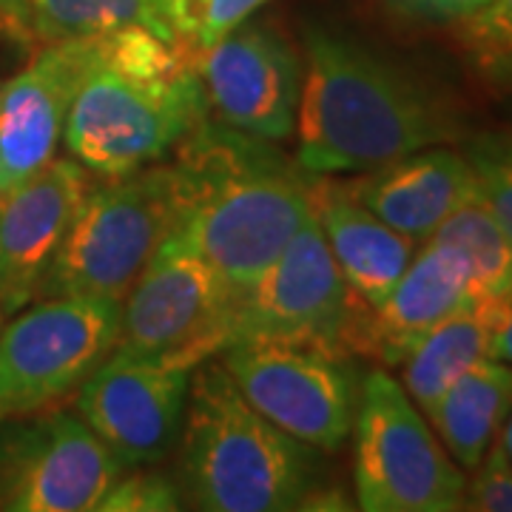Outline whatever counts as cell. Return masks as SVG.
I'll use <instances>...</instances> for the list:
<instances>
[{"label": "cell", "mask_w": 512, "mask_h": 512, "mask_svg": "<svg viewBox=\"0 0 512 512\" xmlns=\"http://www.w3.org/2000/svg\"><path fill=\"white\" fill-rule=\"evenodd\" d=\"M493 359L512 365V293H507V299H504V313H501V322L495 330Z\"/></svg>", "instance_id": "29"}, {"label": "cell", "mask_w": 512, "mask_h": 512, "mask_svg": "<svg viewBox=\"0 0 512 512\" xmlns=\"http://www.w3.org/2000/svg\"><path fill=\"white\" fill-rule=\"evenodd\" d=\"M174 163L185 183L180 237L245 293L311 220V171L285 160L271 140L205 120Z\"/></svg>", "instance_id": "1"}, {"label": "cell", "mask_w": 512, "mask_h": 512, "mask_svg": "<svg viewBox=\"0 0 512 512\" xmlns=\"http://www.w3.org/2000/svg\"><path fill=\"white\" fill-rule=\"evenodd\" d=\"M100 512H174L183 510V493L168 476L143 467L123 470L97 504Z\"/></svg>", "instance_id": "26"}, {"label": "cell", "mask_w": 512, "mask_h": 512, "mask_svg": "<svg viewBox=\"0 0 512 512\" xmlns=\"http://www.w3.org/2000/svg\"><path fill=\"white\" fill-rule=\"evenodd\" d=\"M430 239L453 245L467 259L476 299L512 293V239L478 197L441 222Z\"/></svg>", "instance_id": "22"}, {"label": "cell", "mask_w": 512, "mask_h": 512, "mask_svg": "<svg viewBox=\"0 0 512 512\" xmlns=\"http://www.w3.org/2000/svg\"><path fill=\"white\" fill-rule=\"evenodd\" d=\"M0 15H3V9H0Z\"/></svg>", "instance_id": "33"}, {"label": "cell", "mask_w": 512, "mask_h": 512, "mask_svg": "<svg viewBox=\"0 0 512 512\" xmlns=\"http://www.w3.org/2000/svg\"><path fill=\"white\" fill-rule=\"evenodd\" d=\"M191 370L111 350L77 393V413L126 470L163 461L180 441Z\"/></svg>", "instance_id": "12"}, {"label": "cell", "mask_w": 512, "mask_h": 512, "mask_svg": "<svg viewBox=\"0 0 512 512\" xmlns=\"http://www.w3.org/2000/svg\"><path fill=\"white\" fill-rule=\"evenodd\" d=\"M293 128L296 163L322 177L362 174L461 134L456 114L419 80L325 29L305 37Z\"/></svg>", "instance_id": "2"}, {"label": "cell", "mask_w": 512, "mask_h": 512, "mask_svg": "<svg viewBox=\"0 0 512 512\" xmlns=\"http://www.w3.org/2000/svg\"><path fill=\"white\" fill-rule=\"evenodd\" d=\"M268 0H160L174 40L197 55L220 43Z\"/></svg>", "instance_id": "24"}, {"label": "cell", "mask_w": 512, "mask_h": 512, "mask_svg": "<svg viewBox=\"0 0 512 512\" xmlns=\"http://www.w3.org/2000/svg\"><path fill=\"white\" fill-rule=\"evenodd\" d=\"M362 174L365 177L345 183L350 197L416 242H427L441 222L478 197L476 174L467 157L444 146L410 151Z\"/></svg>", "instance_id": "17"}, {"label": "cell", "mask_w": 512, "mask_h": 512, "mask_svg": "<svg viewBox=\"0 0 512 512\" xmlns=\"http://www.w3.org/2000/svg\"><path fill=\"white\" fill-rule=\"evenodd\" d=\"M0 9H3V15H0V18H9L12 23H23V20H26V26H29L26 0H0Z\"/></svg>", "instance_id": "30"}, {"label": "cell", "mask_w": 512, "mask_h": 512, "mask_svg": "<svg viewBox=\"0 0 512 512\" xmlns=\"http://www.w3.org/2000/svg\"><path fill=\"white\" fill-rule=\"evenodd\" d=\"M208 120L194 55L131 26L97 35L63 128L69 157L97 177H120L163 160Z\"/></svg>", "instance_id": "3"}, {"label": "cell", "mask_w": 512, "mask_h": 512, "mask_svg": "<svg viewBox=\"0 0 512 512\" xmlns=\"http://www.w3.org/2000/svg\"><path fill=\"white\" fill-rule=\"evenodd\" d=\"M83 200L40 296L123 302L148 262L180 231L185 183L177 163L103 177Z\"/></svg>", "instance_id": "5"}, {"label": "cell", "mask_w": 512, "mask_h": 512, "mask_svg": "<svg viewBox=\"0 0 512 512\" xmlns=\"http://www.w3.org/2000/svg\"><path fill=\"white\" fill-rule=\"evenodd\" d=\"M473 473L476 476L473 481H467L461 510L512 512V464L498 441H493V447L487 450L484 461Z\"/></svg>", "instance_id": "27"}, {"label": "cell", "mask_w": 512, "mask_h": 512, "mask_svg": "<svg viewBox=\"0 0 512 512\" xmlns=\"http://www.w3.org/2000/svg\"><path fill=\"white\" fill-rule=\"evenodd\" d=\"M94 174L74 157L52 160L0 194V311L9 319L40 296Z\"/></svg>", "instance_id": "14"}, {"label": "cell", "mask_w": 512, "mask_h": 512, "mask_svg": "<svg viewBox=\"0 0 512 512\" xmlns=\"http://www.w3.org/2000/svg\"><path fill=\"white\" fill-rule=\"evenodd\" d=\"M384 3L413 20L458 23L461 18L473 15L478 6H484L487 0H384Z\"/></svg>", "instance_id": "28"}, {"label": "cell", "mask_w": 512, "mask_h": 512, "mask_svg": "<svg viewBox=\"0 0 512 512\" xmlns=\"http://www.w3.org/2000/svg\"><path fill=\"white\" fill-rule=\"evenodd\" d=\"M239 296L194 248L171 237L120 302L114 353L194 370L231 345Z\"/></svg>", "instance_id": "7"}, {"label": "cell", "mask_w": 512, "mask_h": 512, "mask_svg": "<svg viewBox=\"0 0 512 512\" xmlns=\"http://www.w3.org/2000/svg\"><path fill=\"white\" fill-rule=\"evenodd\" d=\"M217 359L245 402L293 439L339 450L353 433L359 387L348 359L276 342L231 345Z\"/></svg>", "instance_id": "10"}, {"label": "cell", "mask_w": 512, "mask_h": 512, "mask_svg": "<svg viewBox=\"0 0 512 512\" xmlns=\"http://www.w3.org/2000/svg\"><path fill=\"white\" fill-rule=\"evenodd\" d=\"M97 55V35L46 43L0 86V194L55 160L77 86Z\"/></svg>", "instance_id": "15"}, {"label": "cell", "mask_w": 512, "mask_h": 512, "mask_svg": "<svg viewBox=\"0 0 512 512\" xmlns=\"http://www.w3.org/2000/svg\"><path fill=\"white\" fill-rule=\"evenodd\" d=\"M120 302L43 296L0 325V421L49 410L117 345Z\"/></svg>", "instance_id": "9"}, {"label": "cell", "mask_w": 512, "mask_h": 512, "mask_svg": "<svg viewBox=\"0 0 512 512\" xmlns=\"http://www.w3.org/2000/svg\"><path fill=\"white\" fill-rule=\"evenodd\" d=\"M356 504L367 512H453L467 478L390 373L373 370L356 404Z\"/></svg>", "instance_id": "8"}, {"label": "cell", "mask_w": 512, "mask_h": 512, "mask_svg": "<svg viewBox=\"0 0 512 512\" xmlns=\"http://www.w3.org/2000/svg\"><path fill=\"white\" fill-rule=\"evenodd\" d=\"M507 296H478L430 330L402 365L407 396L424 416L439 404L447 387L470 367L493 359V342Z\"/></svg>", "instance_id": "19"}, {"label": "cell", "mask_w": 512, "mask_h": 512, "mask_svg": "<svg viewBox=\"0 0 512 512\" xmlns=\"http://www.w3.org/2000/svg\"><path fill=\"white\" fill-rule=\"evenodd\" d=\"M123 464L80 416L40 410L0 424V510L89 512Z\"/></svg>", "instance_id": "11"}, {"label": "cell", "mask_w": 512, "mask_h": 512, "mask_svg": "<svg viewBox=\"0 0 512 512\" xmlns=\"http://www.w3.org/2000/svg\"><path fill=\"white\" fill-rule=\"evenodd\" d=\"M473 299L467 259L453 245L427 239L382 305L370 308L365 356L399 367L430 330L473 305Z\"/></svg>", "instance_id": "16"}, {"label": "cell", "mask_w": 512, "mask_h": 512, "mask_svg": "<svg viewBox=\"0 0 512 512\" xmlns=\"http://www.w3.org/2000/svg\"><path fill=\"white\" fill-rule=\"evenodd\" d=\"M512 407V365L484 359L461 373L430 410L444 450L461 470H476Z\"/></svg>", "instance_id": "20"}, {"label": "cell", "mask_w": 512, "mask_h": 512, "mask_svg": "<svg viewBox=\"0 0 512 512\" xmlns=\"http://www.w3.org/2000/svg\"><path fill=\"white\" fill-rule=\"evenodd\" d=\"M456 37L481 80L512 86V0H487L458 20Z\"/></svg>", "instance_id": "23"}, {"label": "cell", "mask_w": 512, "mask_h": 512, "mask_svg": "<svg viewBox=\"0 0 512 512\" xmlns=\"http://www.w3.org/2000/svg\"><path fill=\"white\" fill-rule=\"evenodd\" d=\"M26 15L43 43L109 35L131 26L174 40L160 0H26Z\"/></svg>", "instance_id": "21"}, {"label": "cell", "mask_w": 512, "mask_h": 512, "mask_svg": "<svg viewBox=\"0 0 512 512\" xmlns=\"http://www.w3.org/2000/svg\"><path fill=\"white\" fill-rule=\"evenodd\" d=\"M180 441L191 507L208 512L308 507L316 487V447L288 436L245 402L217 356L191 370Z\"/></svg>", "instance_id": "4"}, {"label": "cell", "mask_w": 512, "mask_h": 512, "mask_svg": "<svg viewBox=\"0 0 512 512\" xmlns=\"http://www.w3.org/2000/svg\"><path fill=\"white\" fill-rule=\"evenodd\" d=\"M367 319L370 305L342 276L311 214L282 256L239 296L231 345L276 342L350 359L365 356Z\"/></svg>", "instance_id": "6"}, {"label": "cell", "mask_w": 512, "mask_h": 512, "mask_svg": "<svg viewBox=\"0 0 512 512\" xmlns=\"http://www.w3.org/2000/svg\"><path fill=\"white\" fill-rule=\"evenodd\" d=\"M208 111L225 126L259 140H285L296 126L302 60L265 23H242L211 49L194 55Z\"/></svg>", "instance_id": "13"}, {"label": "cell", "mask_w": 512, "mask_h": 512, "mask_svg": "<svg viewBox=\"0 0 512 512\" xmlns=\"http://www.w3.org/2000/svg\"><path fill=\"white\" fill-rule=\"evenodd\" d=\"M498 444H501V450H504V456H507V461L512 464V407L510 413H507V419H504V424H501V430H498Z\"/></svg>", "instance_id": "31"}, {"label": "cell", "mask_w": 512, "mask_h": 512, "mask_svg": "<svg viewBox=\"0 0 512 512\" xmlns=\"http://www.w3.org/2000/svg\"><path fill=\"white\" fill-rule=\"evenodd\" d=\"M3 319H6V316H3V311H0V325H3Z\"/></svg>", "instance_id": "32"}, {"label": "cell", "mask_w": 512, "mask_h": 512, "mask_svg": "<svg viewBox=\"0 0 512 512\" xmlns=\"http://www.w3.org/2000/svg\"><path fill=\"white\" fill-rule=\"evenodd\" d=\"M464 157L476 174L478 200L512 239V134H481L467 143Z\"/></svg>", "instance_id": "25"}, {"label": "cell", "mask_w": 512, "mask_h": 512, "mask_svg": "<svg viewBox=\"0 0 512 512\" xmlns=\"http://www.w3.org/2000/svg\"><path fill=\"white\" fill-rule=\"evenodd\" d=\"M311 214L350 288L370 308L382 305L416 256L419 242L370 214L350 197L348 185L322 180V174L311 180Z\"/></svg>", "instance_id": "18"}]
</instances>
